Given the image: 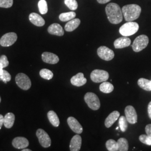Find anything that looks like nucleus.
Segmentation results:
<instances>
[{
	"label": "nucleus",
	"mask_w": 151,
	"mask_h": 151,
	"mask_svg": "<svg viewBox=\"0 0 151 151\" xmlns=\"http://www.w3.org/2000/svg\"><path fill=\"white\" fill-rule=\"evenodd\" d=\"M108 20L113 24H118L123 21V14L119 5L115 3H110L105 8Z\"/></svg>",
	"instance_id": "1"
},
{
	"label": "nucleus",
	"mask_w": 151,
	"mask_h": 151,
	"mask_svg": "<svg viewBox=\"0 0 151 151\" xmlns=\"http://www.w3.org/2000/svg\"><path fill=\"white\" fill-rule=\"evenodd\" d=\"M122 10L125 21L133 22L140 16L141 7L136 4H130L123 6Z\"/></svg>",
	"instance_id": "2"
},
{
	"label": "nucleus",
	"mask_w": 151,
	"mask_h": 151,
	"mask_svg": "<svg viewBox=\"0 0 151 151\" xmlns=\"http://www.w3.org/2000/svg\"><path fill=\"white\" fill-rule=\"evenodd\" d=\"M139 29V25L135 22H128L119 29L120 34L124 37H129L135 34Z\"/></svg>",
	"instance_id": "3"
},
{
	"label": "nucleus",
	"mask_w": 151,
	"mask_h": 151,
	"mask_svg": "<svg viewBox=\"0 0 151 151\" xmlns=\"http://www.w3.org/2000/svg\"><path fill=\"white\" fill-rule=\"evenodd\" d=\"M85 101L88 106L93 110H97L100 108V101L96 94L92 92H87L84 97Z\"/></svg>",
	"instance_id": "4"
},
{
	"label": "nucleus",
	"mask_w": 151,
	"mask_h": 151,
	"mask_svg": "<svg viewBox=\"0 0 151 151\" xmlns=\"http://www.w3.org/2000/svg\"><path fill=\"white\" fill-rule=\"evenodd\" d=\"M148 43V37L146 35H141L135 38L132 44V48L135 52H139L146 48Z\"/></svg>",
	"instance_id": "5"
},
{
	"label": "nucleus",
	"mask_w": 151,
	"mask_h": 151,
	"mask_svg": "<svg viewBox=\"0 0 151 151\" xmlns=\"http://www.w3.org/2000/svg\"><path fill=\"white\" fill-rule=\"evenodd\" d=\"M16 84L22 90H27L32 86V82L27 75L20 73L15 77Z\"/></svg>",
	"instance_id": "6"
},
{
	"label": "nucleus",
	"mask_w": 151,
	"mask_h": 151,
	"mask_svg": "<svg viewBox=\"0 0 151 151\" xmlns=\"http://www.w3.org/2000/svg\"><path fill=\"white\" fill-rule=\"evenodd\" d=\"M90 77L93 82L100 83L107 81L109 79V75L106 70H95L92 72Z\"/></svg>",
	"instance_id": "7"
},
{
	"label": "nucleus",
	"mask_w": 151,
	"mask_h": 151,
	"mask_svg": "<svg viewBox=\"0 0 151 151\" xmlns=\"http://www.w3.org/2000/svg\"><path fill=\"white\" fill-rule=\"evenodd\" d=\"M17 36L15 32H8L4 35L0 39V45L2 47H10L15 43Z\"/></svg>",
	"instance_id": "8"
},
{
	"label": "nucleus",
	"mask_w": 151,
	"mask_h": 151,
	"mask_svg": "<svg viewBox=\"0 0 151 151\" xmlns=\"http://www.w3.org/2000/svg\"><path fill=\"white\" fill-rule=\"evenodd\" d=\"M36 135L41 146L44 148H48L51 145V139L48 133L42 129L37 130Z\"/></svg>",
	"instance_id": "9"
},
{
	"label": "nucleus",
	"mask_w": 151,
	"mask_h": 151,
	"mask_svg": "<svg viewBox=\"0 0 151 151\" xmlns=\"http://www.w3.org/2000/svg\"><path fill=\"white\" fill-rule=\"evenodd\" d=\"M97 54L99 57L103 60L109 61L114 57L113 50L105 46H101L97 49Z\"/></svg>",
	"instance_id": "10"
},
{
	"label": "nucleus",
	"mask_w": 151,
	"mask_h": 151,
	"mask_svg": "<svg viewBox=\"0 0 151 151\" xmlns=\"http://www.w3.org/2000/svg\"><path fill=\"white\" fill-rule=\"evenodd\" d=\"M125 117L130 124H135L137 122L138 116L134 108L131 105L127 106L125 109Z\"/></svg>",
	"instance_id": "11"
},
{
	"label": "nucleus",
	"mask_w": 151,
	"mask_h": 151,
	"mask_svg": "<svg viewBox=\"0 0 151 151\" xmlns=\"http://www.w3.org/2000/svg\"><path fill=\"white\" fill-rule=\"evenodd\" d=\"M67 123L70 127V129L76 134H81L83 132V128L80 123L74 117L70 116L67 119Z\"/></svg>",
	"instance_id": "12"
},
{
	"label": "nucleus",
	"mask_w": 151,
	"mask_h": 151,
	"mask_svg": "<svg viewBox=\"0 0 151 151\" xmlns=\"http://www.w3.org/2000/svg\"><path fill=\"white\" fill-rule=\"evenodd\" d=\"M42 58L45 63L54 65L57 63L60 59L56 54L50 52H44L42 55Z\"/></svg>",
	"instance_id": "13"
},
{
	"label": "nucleus",
	"mask_w": 151,
	"mask_h": 151,
	"mask_svg": "<svg viewBox=\"0 0 151 151\" xmlns=\"http://www.w3.org/2000/svg\"><path fill=\"white\" fill-rule=\"evenodd\" d=\"M70 82L73 86L80 87L86 83L87 80L84 77V75L80 72L71 78Z\"/></svg>",
	"instance_id": "14"
},
{
	"label": "nucleus",
	"mask_w": 151,
	"mask_h": 151,
	"mask_svg": "<svg viewBox=\"0 0 151 151\" xmlns=\"http://www.w3.org/2000/svg\"><path fill=\"white\" fill-rule=\"evenodd\" d=\"M12 145L17 149H24L28 147L29 143L27 139L22 137H17L12 140Z\"/></svg>",
	"instance_id": "15"
},
{
	"label": "nucleus",
	"mask_w": 151,
	"mask_h": 151,
	"mask_svg": "<svg viewBox=\"0 0 151 151\" xmlns=\"http://www.w3.org/2000/svg\"><path fill=\"white\" fill-rule=\"evenodd\" d=\"M82 145V138L78 134L74 135L70 140V149L71 151H78L80 150Z\"/></svg>",
	"instance_id": "16"
},
{
	"label": "nucleus",
	"mask_w": 151,
	"mask_h": 151,
	"mask_svg": "<svg viewBox=\"0 0 151 151\" xmlns=\"http://www.w3.org/2000/svg\"><path fill=\"white\" fill-rule=\"evenodd\" d=\"M131 44V40L127 37H123L116 39L114 43L115 48L122 49L129 47Z\"/></svg>",
	"instance_id": "17"
},
{
	"label": "nucleus",
	"mask_w": 151,
	"mask_h": 151,
	"mask_svg": "<svg viewBox=\"0 0 151 151\" xmlns=\"http://www.w3.org/2000/svg\"><path fill=\"white\" fill-rule=\"evenodd\" d=\"M48 32L52 35L57 36H63L65 34L63 27L59 24L54 23L50 25L48 29Z\"/></svg>",
	"instance_id": "18"
},
{
	"label": "nucleus",
	"mask_w": 151,
	"mask_h": 151,
	"mask_svg": "<svg viewBox=\"0 0 151 151\" xmlns=\"http://www.w3.org/2000/svg\"><path fill=\"white\" fill-rule=\"evenodd\" d=\"M29 20L32 23L37 27H43L45 24V20L43 18L39 15L38 14L32 12L29 15Z\"/></svg>",
	"instance_id": "19"
},
{
	"label": "nucleus",
	"mask_w": 151,
	"mask_h": 151,
	"mask_svg": "<svg viewBox=\"0 0 151 151\" xmlns=\"http://www.w3.org/2000/svg\"><path fill=\"white\" fill-rule=\"evenodd\" d=\"M120 116V113L118 111H114L108 115L105 120V125L106 128L111 127L113 124L118 119Z\"/></svg>",
	"instance_id": "20"
},
{
	"label": "nucleus",
	"mask_w": 151,
	"mask_h": 151,
	"mask_svg": "<svg viewBox=\"0 0 151 151\" xmlns=\"http://www.w3.org/2000/svg\"><path fill=\"white\" fill-rule=\"evenodd\" d=\"M81 23V21L79 19H73L68 22L65 25V29L68 32H71L75 30Z\"/></svg>",
	"instance_id": "21"
},
{
	"label": "nucleus",
	"mask_w": 151,
	"mask_h": 151,
	"mask_svg": "<svg viewBox=\"0 0 151 151\" xmlns=\"http://www.w3.org/2000/svg\"><path fill=\"white\" fill-rule=\"evenodd\" d=\"M15 116L12 113H8L4 117V126L6 128H11L15 122Z\"/></svg>",
	"instance_id": "22"
},
{
	"label": "nucleus",
	"mask_w": 151,
	"mask_h": 151,
	"mask_svg": "<svg viewBox=\"0 0 151 151\" xmlns=\"http://www.w3.org/2000/svg\"><path fill=\"white\" fill-rule=\"evenodd\" d=\"M47 116L50 123L52 125H53L55 127H58L60 125V119L57 114L55 113L54 111H49L48 113Z\"/></svg>",
	"instance_id": "23"
},
{
	"label": "nucleus",
	"mask_w": 151,
	"mask_h": 151,
	"mask_svg": "<svg viewBox=\"0 0 151 151\" xmlns=\"http://www.w3.org/2000/svg\"><path fill=\"white\" fill-rule=\"evenodd\" d=\"M138 85L142 89L147 91H151V80L144 78H141L138 81Z\"/></svg>",
	"instance_id": "24"
},
{
	"label": "nucleus",
	"mask_w": 151,
	"mask_h": 151,
	"mask_svg": "<svg viewBox=\"0 0 151 151\" xmlns=\"http://www.w3.org/2000/svg\"><path fill=\"white\" fill-rule=\"evenodd\" d=\"M100 91L105 93H109L114 90V86L109 82H103L99 87Z\"/></svg>",
	"instance_id": "25"
},
{
	"label": "nucleus",
	"mask_w": 151,
	"mask_h": 151,
	"mask_svg": "<svg viewBox=\"0 0 151 151\" xmlns=\"http://www.w3.org/2000/svg\"><path fill=\"white\" fill-rule=\"evenodd\" d=\"M76 14L73 11L60 14L59 16L60 20L62 22H68L75 18Z\"/></svg>",
	"instance_id": "26"
},
{
	"label": "nucleus",
	"mask_w": 151,
	"mask_h": 151,
	"mask_svg": "<svg viewBox=\"0 0 151 151\" xmlns=\"http://www.w3.org/2000/svg\"><path fill=\"white\" fill-rule=\"evenodd\" d=\"M118 150V151H127L129 148L128 142L124 138H120L117 141Z\"/></svg>",
	"instance_id": "27"
},
{
	"label": "nucleus",
	"mask_w": 151,
	"mask_h": 151,
	"mask_svg": "<svg viewBox=\"0 0 151 151\" xmlns=\"http://www.w3.org/2000/svg\"><path fill=\"white\" fill-rule=\"evenodd\" d=\"M106 147L109 151H118V143L114 139L107 140L106 142Z\"/></svg>",
	"instance_id": "28"
},
{
	"label": "nucleus",
	"mask_w": 151,
	"mask_h": 151,
	"mask_svg": "<svg viewBox=\"0 0 151 151\" xmlns=\"http://www.w3.org/2000/svg\"><path fill=\"white\" fill-rule=\"evenodd\" d=\"M39 74L42 78L47 80H50L53 77V73L51 70L45 68L41 70Z\"/></svg>",
	"instance_id": "29"
},
{
	"label": "nucleus",
	"mask_w": 151,
	"mask_h": 151,
	"mask_svg": "<svg viewBox=\"0 0 151 151\" xmlns=\"http://www.w3.org/2000/svg\"><path fill=\"white\" fill-rule=\"evenodd\" d=\"M38 7L40 14L43 15L47 14L48 10L47 2L45 0H40L38 2Z\"/></svg>",
	"instance_id": "30"
},
{
	"label": "nucleus",
	"mask_w": 151,
	"mask_h": 151,
	"mask_svg": "<svg viewBox=\"0 0 151 151\" xmlns=\"http://www.w3.org/2000/svg\"><path fill=\"white\" fill-rule=\"evenodd\" d=\"M0 80L5 83H7L11 80V75L7 70L0 68Z\"/></svg>",
	"instance_id": "31"
},
{
	"label": "nucleus",
	"mask_w": 151,
	"mask_h": 151,
	"mask_svg": "<svg viewBox=\"0 0 151 151\" xmlns=\"http://www.w3.org/2000/svg\"><path fill=\"white\" fill-rule=\"evenodd\" d=\"M119 126L122 132H125L128 128V120L125 116H122L119 118Z\"/></svg>",
	"instance_id": "32"
},
{
	"label": "nucleus",
	"mask_w": 151,
	"mask_h": 151,
	"mask_svg": "<svg viewBox=\"0 0 151 151\" xmlns=\"http://www.w3.org/2000/svg\"><path fill=\"white\" fill-rule=\"evenodd\" d=\"M65 4L72 11L75 10L78 7V3L76 0H65Z\"/></svg>",
	"instance_id": "33"
},
{
	"label": "nucleus",
	"mask_w": 151,
	"mask_h": 151,
	"mask_svg": "<svg viewBox=\"0 0 151 151\" xmlns=\"http://www.w3.org/2000/svg\"><path fill=\"white\" fill-rule=\"evenodd\" d=\"M139 139L140 142L146 145L151 146V138L148 135L142 134L139 136Z\"/></svg>",
	"instance_id": "34"
},
{
	"label": "nucleus",
	"mask_w": 151,
	"mask_h": 151,
	"mask_svg": "<svg viewBox=\"0 0 151 151\" xmlns=\"http://www.w3.org/2000/svg\"><path fill=\"white\" fill-rule=\"evenodd\" d=\"M9 65V62L7 59V57L5 55H2L0 57V68L3 69L7 67Z\"/></svg>",
	"instance_id": "35"
},
{
	"label": "nucleus",
	"mask_w": 151,
	"mask_h": 151,
	"mask_svg": "<svg viewBox=\"0 0 151 151\" xmlns=\"http://www.w3.org/2000/svg\"><path fill=\"white\" fill-rule=\"evenodd\" d=\"M13 0H0V7L10 8L13 5Z\"/></svg>",
	"instance_id": "36"
},
{
	"label": "nucleus",
	"mask_w": 151,
	"mask_h": 151,
	"mask_svg": "<svg viewBox=\"0 0 151 151\" xmlns=\"http://www.w3.org/2000/svg\"><path fill=\"white\" fill-rule=\"evenodd\" d=\"M145 130L147 135H148L151 138V124H148L146 125Z\"/></svg>",
	"instance_id": "37"
},
{
	"label": "nucleus",
	"mask_w": 151,
	"mask_h": 151,
	"mask_svg": "<svg viewBox=\"0 0 151 151\" xmlns=\"http://www.w3.org/2000/svg\"><path fill=\"white\" fill-rule=\"evenodd\" d=\"M4 123V117L2 115L0 114V129Z\"/></svg>",
	"instance_id": "38"
},
{
	"label": "nucleus",
	"mask_w": 151,
	"mask_h": 151,
	"mask_svg": "<svg viewBox=\"0 0 151 151\" xmlns=\"http://www.w3.org/2000/svg\"><path fill=\"white\" fill-rule=\"evenodd\" d=\"M148 113L150 118L151 119V101L149 103L148 105Z\"/></svg>",
	"instance_id": "39"
},
{
	"label": "nucleus",
	"mask_w": 151,
	"mask_h": 151,
	"mask_svg": "<svg viewBox=\"0 0 151 151\" xmlns=\"http://www.w3.org/2000/svg\"><path fill=\"white\" fill-rule=\"evenodd\" d=\"M110 1L111 0H97V2L99 4H104L108 3L109 2H110Z\"/></svg>",
	"instance_id": "40"
},
{
	"label": "nucleus",
	"mask_w": 151,
	"mask_h": 151,
	"mask_svg": "<svg viewBox=\"0 0 151 151\" xmlns=\"http://www.w3.org/2000/svg\"><path fill=\"white\" fill-rule=\"evenodd\" d=\"M22 151H31L32 150H30V149H25V148H24L22 150Z\"/></svg>",
	"instance_id": "41"
},
{
	"label": "nucleus",
	"mask_w": 151,
	"mask_h": 151,
	"mask_svg": "<svg viewBox=\"0 0 151 151\" xmlns=\"http://www.w3.org/2000/svg\"><path fill=\"white\" fill-rule=\"evenodd\" d=\"M1 97H0V103H1Z\"/></svg>",
	"instance_id": "42"
}]
</instances>
